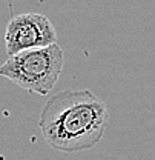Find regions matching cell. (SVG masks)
Returning <instances> with one entry per match:
<instances>
[{"instance_id": "cell-1", "label": "cell", "mask_w": 155, "mask_h": 160, "mask_svg": "<svg viewBox=\"0 0 155 160\" xmlns=\"http://www.w3.org/2000/svg\"><path fill=\"white\" fill-rule=\"evenodd\" d=\"M108 106L88 89H65L41 108L39 126L45 142L63 152L91 149L103 139Z\"/></svg>"}, {"instance_id": "cell-2", "label": "cell", "mask_w": 155, "mask_h": 160, "mask_svg": "<svg viewBox=\"0 0 155 160\" xmlns=\"http://www.w3.org/2000/svg\"><path fill=\"white\" fill-rule=\"evenodd\" d=\"M63 49L57 43L25 49L9 56L0 66V77L11 80L22 89L48 96L63 69Z\"/></svg>"}, {"instance_id": "cell-3", "label": "cell", "mask_w": 155, "mask_h": 160, "mask_svg": "<svg viewBox=\"0 0 155 160\" xmlns=\"http://www.w3.org/2000/svg\"><path fill=\"white\" fill-rule=\"evenodd\" d=\"M57 42V31L51 20L43 14L25 12L8 22L5 31V46L8 56L25 49L43 48Z\"/></svg>"}]
</instances>
